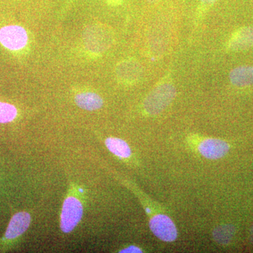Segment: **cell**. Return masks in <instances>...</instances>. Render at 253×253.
<instances>
[{"instance_id": "obj_10", "label": "cell", "mask_w": 253, "mask_h": 253, "mask_svg": "<svg viewBox=\"0 0 253 253\" xmlns=\"http://www.w3.org/2000/svg\"><path fill=\"white\" fill-rule=\"evenodd\" d=\"M229 81L236 87H246L253 84V66H241L229 73Z\"/></svg>"}, {"instance_id": "obj_4", "label": "cell", "mask_w": 253, "mask_h": 253, "mask_svg": "<svg viewBox=\"0 0 253 253\" xmlns=\"http://www.w3.org/2000/svg\"><path fill=\"white\" fill-rule=\"evenodd\" d=\"M28 41L27 32L21 26L11 25L0 29V42L11 51L23 49L27 45Z\"/></svg>"}, {"instance_id": "obj_12", "label": "cell", "mask_w": 253, "mask_h": 253, "mask_svg": "<svg viewBox=\"0 0 253 253\" xmlns=\"http://www.w3.org/2000/svg\"><path fill=\"white\" fill-rule=\"evenodd\" d=\"M105 144L107 149L121 159H127L131 156V151L129 145L120 138L108 137L105 139Z\"/></svg>"}, {"instance_id": "obj_15", "label": "cell", "mask_w": 253, "mask_h": 253, "mask_svg": "<svg viewBox=\"0 0 253 253\" xmlns=\"http://www.w3.org/2000/svg\"><path fill=\"white\" fill-rule=\"evenodd\" d=\"M219 0H199L196 9V20L199 21L204 18L208 11Z\"/></svg>"}, {"instance_id": "obj_19", "label": "cell", "mask_w": 253, "mask_h": 253, "mask_svg": "<svg viewBox=\"0 0 253 253\" xmlns=\"http://www.w3.org/2000/svg\"><path fill=\"white\" fill-rule=\"evenodd\" d=\"M251 242H252V244H253V225L252 226V227H251Z\"/></svg>"}, {"instance_id": "obj_6", "label": "cell", "mask_w": 253, "mask_h": 253, "mask_svg": "<svg viewBox=\"0 0 253 253\" xmlns=\"http://www.w3.org/2000/svg\"><path fill=\"white\" fill-rule=\"evenodd\" d=\"M142 75V66L136 59L123 60L118 63L116 68V78L123 84H135L140 81Z\"/></svg>"}, {"instance_id": "obj_14", "label": "cell", "mask_w": 253, "mask_h": 253, "mask_svg": "<svg viewBox=\"0 0 253 253\" xmlns=\"http://www.w3.org/2000/svg\"><path fill=\"white\" fill-rule=\"evenodd\" d=\"M17 114V109L14 106L0 101V123L11 122Z\"/></svg>"}, {"instance_id": "obj_3", "label": "cell", "mask_w": 253, "mask_h": 253, "mask_svg": "<svg viewBox=\"0 0 253 253\" xmlns=\"http://www.w3.org/2000/svg\"><path fill=\"white\" fill-rule=\"evenodd\" d=\"M83 42L88 51L96 54L108 51L114 42V34L109 26L94 24L88 26L83 34Z\"/></svg>"}, {"instance_id": "obj_7", "label": "cell", "mask_w": 253, "mask_h": 253, "mask_svg": "<svg viewBox=\"0 0 253 253\" xmlns=\"http://www.w3.org/2000/svg\"><path fill=\"white\" fill-rule=\"evenodd\" d=\"M253 47V27L244 26L236 30L226 44V51L240 52Z\"/></svg>"}, {"instance_id": "obj_9", "label": "cell", "mask_w": 253, "mask_h": 253, "mask_svg": "<svg viewBox=\"0 0 253 253\" xmlns=\"http://www.w3.org/2000/svg\"><path fill=\"white\" fill-rule=\"evenodd\" d=\"M31 222V216L27 212L16 213L11 218L7 229L5 233L4 239L7 241L18 239L22 236L29 228Z\"/></svg>"}, {"instance_id": "obj_11", "label": "cell", "mask_w": 253, "mask_h": 253, "mask_svg": "<svg viewBox=\"0 0 253 253\" xmlns=\"http://www.w3.org/2000/svg\"><path fill=\"white\" fill-rule=\"evenodd\" d=\"M75 102L78 107L86 111H97L102 108L104 100L100 95L91 91L78 93L75 96Z\"/></svg>"}, {"instance_id": "obj_8", "label": "cell", "mask_w": 253, "mask_h": 253, "mask_svg": "<svg viewBox=\"0 0 253 253\" xmlns=\"http://www.w3.org/2000/svg\"><path fill=\"white\" fill-rule=\"evenodd\" d=\"M200 154L205 158L211 160H217L227 154L229 146L226 141L219 139H204L198 146Z\"/></svg>"}, {"instance_id": "obj_20", "label": "cell", "mask_w": 253, "mask_h": 253, "mask_svg": "<svg viewBox=\"0 0 253 253\" xmlns=\"http://www.w3.org/2000/svg\"><path fill=\"white\" fill-rule=\"evenodd\" d=\"M145 210H146V212H147V214H151V210H150L149 208L146 207V208H145Z\"/></svg>"}, {"instance_id": "obj_17", "label": "cell", "mask_w": 253, "mask_h": 253, "mask_svg": "<svg viewBox=\"0 0 253 253\" xmlns=\"http://www.w3.org/2000/svg\"><path fill=\"white\" fill-rule=\"evenodd\" d=\"M106 1L111 6H117L122 4L124 0H106Z\"/></svg>"}, {"instance_id": "obj_18", "label": "cell", "mask_w": 253, "mask_h": 253, "mask_svg": "<svg viewBox=\"0 0 253 253\" xmlns=\"http://www.w3.org/2000/svg\"><path fill=\"white\" fill-rule=\"evenodd\" d=\"M146 2L149 4H155L161 1V0H146Z\"/></svg>"}, {"instance_id": "obj_5", "label": "cell", "mask_w": 253, "mask_h": 253, "mask_svg": "<svg viewBox=\"0 0 253 253\" xmlns=\"http://www.w3.org/2000/svg\"><path fill=\"white\" fill-rule=\"evenodd\" d=\"M150 229L156 237L166 242H172L177 237V229L174 223L168 216L156 214L149 221Z\"/></svg>"}, {"instance_id": "obj_13", "label": "cell", "mask_w": 253, "mask_h": 253, "mask_svg": "<svg viewBox=\"0 0 253 253\" xmlns=\"http://www.w3.org/2000/svg\"><path fill=\"white\" fill-rule=\"evenodd\" d=\"M235 232V227L231 224L218 226L214 231V239L219 244L227 245L231 242Z\"/></svg>"}, {"instance_id": "obj_2", "label": "cell", "mask_w": 253, "mask_h": 253, "mask_svg": "<svg viewBox=\"0 0 253 253\" xmlns=\"http://www.w3.org/2000/svg\"><path fill=\"white\" fill-rule=\"evenodd\" d=\"M78 194L79 191L73 184L63 202L60 217V228L64 234L72 232L83 218L84 209Z\"/></svg>"}, {"instance_id": "obj_1", "label": "cell", "mask_w": 253, "mask_h": 253, "mask_svg": "<svg viewBox=\"0 0 253 253\" xmlns=\"http://www.w3.org/2000/svg\"><path fill=\"white\" fill-rule=\"evenodd\" d=\"M176 94V86L172 78L167 75L158 82L145 99V112L151 116L159 114L172 102Z\"/></svg>"}, {"instance_id": "obj_16", "label": "cell", "mask_w": 253, "mask_h": 253, "mask_svg": "<svg viewBox=\"0 0 253 253\" xmlns=\"http://www.w3.org/2000/svg\"><path fill=\"white\" fill-rule=\"evenodd\" d=\"M120 253H142V250L136 246H129L126 248V249L121 250Z\"/></svg>"}]
</instances>
